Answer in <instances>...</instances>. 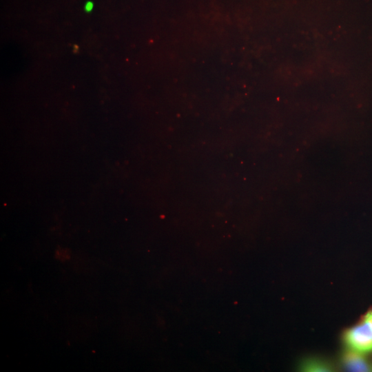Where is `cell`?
<instances>
[{
    "mask_svg": "<svg viewBox=\"0 0 372 372\" xmlns=\"http://www.w3.org/2000/svg\"><path fill=\"white\" fill-rule=\"evenodd\" d=\"M343 341L351 351L360 354L372 352V309L358 324L345 331Z\"/></svg>",
    "mask_w": 372,
    "mask_h": 372,
    "instance_id": "obj_1",
    "label": "cell"
},
{
    "mask_svg": "<svg viewBox=\"0 0 372 372\" xmlns=\"http://www.w3.org/2000/svg\"><path fill=\"white\" fill-rule=\"evenodd\" d=\"M344 367L351 371H368L370 368L362 354L351 351L346 352L342 358Z\"/></svg>",
    "mask_w": 372,
    "mask_h": 372,
    "instance_id": "obj_2",
    "label": "cell"
},
{
    "mask_svg": "<svg viewBox=\"0 0 372 372\" xmlns=\"http://www.w3.org/2000/svg\"><path fill=\"white\" fill-rule=\"evenodd\" d=\"M300 369L303 371H329L332 367L326 361L319 358H308L301 364Z\"/></svg>",
    "mask_w": 372,
    "mask_h": 372,
    "instance_id": "obj_3",
    "label": "cell"
},
{
    "mask_svg": "<svg viewBox=\"0 0 372 372\" xmlns=\"http://www.w3.org/2000/svg\"><path fill=\"white\" fill-rule=\"evenodd\" d=\"M92 2H87L86 3L85 6V10L87 12L90 11L92 9Z\"/></svg>",
    "mask_w": 372,
    "mask_h": 372,
    "instance_id": "obj_4",
    "label": "cell"
}]
</instances>
